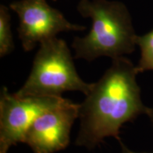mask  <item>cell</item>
Masks as SVG:
<instances>
[{
  "label": "cell",
  "mask_w": 153,
  "mask_h": 153,
  "mask_svg": "<svg viewBox=\"0 0 153 153\" xmlns=\"http://www.w3.org/2000/svg\"><path fill=\"white\" fill-rule=\"evenodd\" d=\"M54 1H56V0H54Z\"/></svg>",
  "instance_id": "11"
},
{
  "label": "cell",
  "mask_w": 153,
  "mask_h": 153,
  "mask_svg": "<svg viewBox=\"0 0 153 153\" xmlns=\"http://www.w3.org/2000/svg\"><path fill=\"white\" fill-rule=\"evenodd\" d=\"M136 65L122 56L112 64L100 79L93 84L80 104V127L75 145L94 149L108 137L119 139L124 123L146 114L137 85Z\"/></svg>",
  "instance_id": "1"
},
{
  "label": "cell",
  "mask_w": 153,
  "mask_h": 153,
  "mask_svg": "<svg viewBox=\"0 0 153 153\" xmlns=\"http://www.w3.org/2000/svg\"><path fill=\"white\" fill-rule=\"evenodd\" d=\"M11 16L8 7L0 6V57H3L14 51V43L11 29Z\"/></svg>",
  "instance_id": "7"
},
{
  "label": "cell",
  "mask_w": 153,
  "mask_h": 153,
  "mask_svg": "<svg viewBox=\"0 0 153 153\" xmlns=\"http://www.w3.org/2000/svg\"><path fill=\"white\" fill-rule=\"evenodd\" d=\"M62 97H19L2 87L0 96V153L24 143L26 133L37 118L59 106Z\"/></svg>",
  "instance_id": "4"
},
{
  "label": "cell",
  "mask_w": 153,
  "mask_h": 153,
  "mask_svg": "<svg viewBox=\"0 0 153 153\" xmlns=\"http://www.w3.org/2000/svg\"><path fill=\"white\" fill-rule=\"evenodd\" d=\"M118 142H119L120 145V148H121V152L120 153H146V152H133V151H132L130 150L129 148H128L125 145L123 144V143L122 142L120 138L118 140ZM153 153V152H152Z\"/></svg>",
  "instance_id": "9"
},
{
  "label": "cell",
  "mask_w": 153,
  "mask_h": 153,
  "mask_svg": "<svg viewBox=\"0 0 153 153\" xmlns=\"http://www.w3.org/2000/svg\"><path fill=\"white\" fill-rule=\"evenodd\" d=\"M76 9L92 26L85 37H75L74 57L92 61L99 57L114 59L135 51L137 35L131 16L123 3L108 0H80Z\"/></svg>",
  "instance_id": "2"
},
{
  "label": "cell",
  "mask_w": 153,
  "mask_h": 153,
  "mask_svg": "<svg viewBox=\"0 0 153 153\" xmlns=\"http://www.w3.org/2000/svg\"><path fill=\"white\" fill-rule=\"evenodd\" d=\"M146 115H148V117L150 118V121L152 122V125H153V108H148L147 109V112H146Z\"/></svg>",
  "instance_id": "10"
},
{
  "label": "cell",
  "mask_w": 153,
  "mask_h": 153,
  "mask_svg": "<svg viewBox=\"0 0 153 153\" xmlns=\"http://www.w3.org/2000/svg\"><path fill=\"white\" fill-rule=\"evenodd\" d=\"M92 86L78 74L66 42L55 37L40 43L29 76L14 94L61 97L65 91H78L87 95Z\"/></svg>",
  "instance_id": "3"
},
{
  "label": "cell",
  "mask_w": 153,
  "mask_h": 153,
  "mask_svg": "<svg viewBox=\"0 0 153 153\" xmlns=\"http://www.w3.org/2000/svg\"><path fill=\"white\" fill-rule=\"evenodd\" d=\"M136 44L140 49V58L136 65L138 72L153 70V29L143 36H137Z\"/></svg>",
  "instance_id": "8"
},
{
  "label": "cell",
  "mask_w": 153,
  "mask_h": 153,
  "mask_svg": "<svg viewBox=\"0 0 153 153\" xmlns=\"http://www.w3.org/2000/svg\"><path fill=\"white\" fill-rule=\"evenodd\" d=\"M80 104L65 99L53 109L39 116L26 132L24 143L34 153H55L70 143L74 122L79 118Z\"/></svg>",
  "instance_id": "6"
},
{
  "label": "cell",
  "mask_w": 153,
  "mask_h": 153,
  "mask_svg": "<svg viewBox=\"0 0 153 153\" xmlns=\"http://www.w3.org/2000/svg\"><path fill=\"white\" fill-rule=\"evenodd\" d=\"M19 16V38L25 51L36 44L56 37L62 31H79L86 27L68 22L62 13L51 7L46 0H20L9 5Z\"/></svg>",
  "instance_id": "5"
}]
</instances>
